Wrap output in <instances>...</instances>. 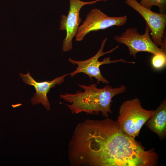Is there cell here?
Wrapping results in <instances>:
<instances>
[{
    "instance_id": "obj_1",
    "label": "cell",
    "mask_w": 166,
    "mask_h": 166,
    "mask_svg": "<svg viewBox=\"0 0 166 166\" xmlns=\"http://www.w3.org/2000/svg\"><path fill=\"white\" fill-rule=\"evenodd\" d=\"M68 151L73 166H154L158 159L154 149L145 150L109 117L79 123Z\"/></svg>"
},
{
    "instance_id": "obj_2",
    "label": "cell",
    "mask_w": 166,
    "mask_h": 166,
    "mask_svg": "<svg viewBox=\"0 0 166 166\" xmlns=\"http://www.w3.org/2000/svg\"><path fill=\"white\" fill-rule=\"evenodd\" d=\"M84 90L77 91L75 93H65L60 97L71 103L66 104L72 114H77L82 112L87 114L98 115L101 113L105 118L112 113L111 108L112 99L116 95L124 93L125 85L113 88L108 85L103 88L97 87V83L88 86L79 84Z\"/></svg>"
},
{
    "instance_id": "obj_3",
    "label": "cell",
    "mask_w": 166,
    "mask_h": 166,
    "mask_svg": "<svg viewBox=\"0 0 166 166\" xmlns=\"http://www.w3.org/2000/svg\"><path fill=\"white\" fill-rule=\"evenodd\" d=\"M153 110L144 109L137 98L124 101L119 109L117 121L127 135L135 138L143 126L153 114Z\"/></svg>"
},
{
    "instance_id": "obj_4",
    "label": "cell",
    "mask_w": 166,
    "mask_h": 166,
    "mask_svg": "<svg viewBox=\"0 0 166 166\" xmlns=\"http://www.w3.org/2000/svg\"><path fill=\"white\" fill-rule=\"evenodd\" d=\"M150 29L146 24L144 34H141L136 28H128L120 35H116L115 40L124 44L128 49L130 56L136 58L137 53L146 52L153 55L158 53L166 54V51L157 46L150 37Z\"/></svg>"
},
{
    "instance_id": "obj_5",
    "label": "cell",
    "mask_w": 166,
    "mask_h": 166,
    "mask_svg": "<svg viewBox=\"0 0 166 166\" xmlns=\"http://www.w3.org/2000/svg\"><path fill=\"white\" fill-rule=\"evenodd\" d=\"M107 39V38H106L103 40L101 44V47L98 52L94 56L89 59L77 61L74 60L70 57L69 58L68 61L69 62L77 65L75 70L69 73L71 77H74L77 73H83L87 75L91 80L92 77L95 78L97 80V84H99L100 82H102L108 85L109 82L101 74L100 69V66L105 64L120 62L135 64L134 62L126 61L122 58L112 60L109 57L104 58L102 61H100L98 59L100 57L105 54L112 53L119 47V45H117L111 50L106 52H104V48Z\"/></svg>"
},
{
    "instance_id": "obj_6",
    "label": "cell",
    "mask_w": 166,
    "mask_h": 166,
    "mask_svg": "<svg viewBox=\"0 0 166 166\" xmlns=\"http://www.w3.org/2000/svg\"><path fill=\"white\" fill-rule=\"evenodd\" d=\"M128 6L137 12L144 18L151 31L150 35L155 44L166 51L165 30L166 26V14L158 13L146 8L136 0H124Z\"/></svg>"
},
{
    "instance_id": "obj_7",
    "label": "cell",
    "mask_w": 166,
    "mask_h": 166,
    "mask_svg": "<svg viewBox=\"0 0 166 166\" xmlns=\"http://www.w3.org/2000/svg\"><path fill=\"white\" fill-rule=\"evenodd\" d=\"M127 20L126 15L111 17L97 8L91 10L86 16L83 23L79 26L76 35L77 41H82L89 32L104 30L114 26H121L125 24Z\"/></svg>"
},
{
    "instance_id": "obj_8",
    "label": "cell",
    "mask_w": 166,
    "mask_h": 166,
    "mask_svg": "<svg viewBox=\"0 0 166 166\" xmlns=\"http://www.w3.org/2000/svg\"><path fill=\"white\" fill-rule=\"evenodd\" d=\"M108 0H94L85 2L81 0H69V10L67 16L62 15L61 17L60 30H65L66 36L63 41L62 49L64 52L71 50L73 48L72 41L76 36L81 19L80 11L84 6L94 4L101 1Z\"/></svg>"
},
{
    "instance_id": "obj_9",
    "label": "cell",
    "mask_w": 166,
    "mask_h": 166,
    "mask_svg": "<svg viewBox=\"0 0 166 166\" xmlns=\"http://www.w3.org/2000/svg\"><path fill=\"white\" fill-rule=\"evenodd\" d=\"M19 75L25 83L33 86L35 89L36 92L31 100V103L33 105L41 103L47 111H49L50 109V105L47 97V94L50 89L55 87L56 85L61 84L64 81L65 77L69 75V73L58 77L51 81L42 82L37 81L28 71L26 74L21 73Z\"/></svg>"
},
{
    "instance_id": "obj_10",
    "label": "cell",
    "mask_w": 166,
    "mask_h": 166,
    "mask_svg": "<svg viewBox=\"0 0 166 166\" xmlns=\"http://www.w3.org/2000/svg\"><path fill=\"white\" fill-rule=\"evenodd\" d=\"M146 126L161 139L166 135V101H163L146 123Z\"/></svg>"
},
{
    "instance_id": "obj_11",
    "label": "cell",
    "mask_w": 166,
    "mask_h": 166,
    "mask_svg": "<svg viewBox=\"0 0 166 166\" xmlns=\"http://www.w3.org/2000/svg\"><path fill=\"white\" fill-rule=\"evenodd\" d=\"M143 6L150 9L153 6L159 9L160 13L165 14L166 10V0H141L139 2Z\"/></svg>"
},
{
    "instance_id": "obj_12",
    "label": "cell",
    "mask_w": 166,
    "mask_h": 166,
    "mask_svg": "<svg viewBox=\"0 0 166 166\" xmlns=\"http://www.w3.org/2000/svg\"><path fill=\"white\" fill-rule=\"evenodd\" d=\"M151 63L153 67L156 69L163 68L166 65V54L158 53L152 58Z\"/></svg>"
}]
</instances>
